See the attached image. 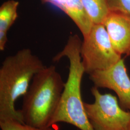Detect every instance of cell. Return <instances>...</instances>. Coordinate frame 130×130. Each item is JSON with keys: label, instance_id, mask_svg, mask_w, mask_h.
Wrapping results in <instances>:
<instances>
[{"label": "cell", "instance_id": "obj_1", "mask_svg": "<svg viewBox=\"0 0 130 130\" xmlns=\"http://www.w3.org/2000/svg\"><path fill=\"white\" fill-rule=\"evenodd\" d=\"M45 67L29 48L5 58L0 68V122H23L15 103L26 93L34 76Z\"/></svg>", "mask_w": 130, "mask_h": 130}, {"label": "cell", "instance_id": "obj_2", "mask_svg": "<svg viewBox=\"0 0 130 130\" xmlns=\"http://www.w3.org/2000/svg\"><path fill=\"white\" fill-rule=\"evenodd\" d=\"M82 43L77 35L70 36L63 50L53 59L57 61L67 57L70 67L60 101L52 121V127L64 122L80 130H94L89 121L82 97L81 84L85 73L80 55Z\"/></svg>", "mask_w": 130, "mask_h": 130}, {"label": "cell", "instance_id": "obj_3", "mask_svg": "<svg viewBox=\"0 0 130 130\" xmlns=\"http://www.w3.org/2000/svg\"><path fill=\"white\" fill-rule=\"evenodd\" d=\"M65 84L53 65L45 67L35 75L19 110L24 123L39 128L52 127Z\"/></svg>", "mask_w": 130, "mask_h": 130}, {"label": "cell", "instance_id": "obj_4", "mask_svg": "<svg viewBox=\"0 0 130 130\" xmlns=\"http://www.w3.org/2000/svg\"><path fill=\"white\" fill-rule=\"evenodd\" d=\"M91 92L94 102H84V105L93 130H129L130 111L121 107L115 96L102 94L95 86L91 88Z\"/></svg>", "mask_w": 130, "mask_h": 130}, {"label": "cell", "instance_id": "obj_5", "mask_svg": "<svg viewBox=\"0 0 130 130\" xmlns=\"http://www.w3.org/2000/svg\"><path fill=\"white\" fill-rule=\"evenodd\" d=\"M80 55L85 73L107 69L121 60L112 46L103 24H93L88 34L84 37Z\"/></svg>", "mask_w": 130, "mask_h": 130}, {"label": "cell", "instance_id": "obj_6", "mask_svg": "<svg viewBox=\"0 0 130 130\" xmlns=\"http://www.w3.org/2000/svg\"><path fill=\"white\" fill-rule=\"evenodd\" d=\"M89 78L94 86L114 91L121 107L130 111V78L122 59L107 69L90 73Z\"/></svg>", "mask_w": 130, "mask_h": 130}, {"label": "cell", "instance_id": "obj_7", "mask_svg": "<svg viewBox=\"0 0 130 130\" xmlns=\"http://www.w3.org/2000/svg\"><path fill=\"white\" fill-rule=\"evenodd\" d=\"M103 24L112 46L120 55L130 54V17L117 11H110Z\"/></svg>", "mask_w": 130, "mask_h": 130}, {"label": "cell", "instance_id": "obj_8", "mask_svg": "<svg viewBox=\"0 0 130 130\" xmlns=\"http://www.w3.org/2000/svg\"><path fill=\"white\" fill-rule=\"evenodd\" d=\"M55 5L67 14L77 26L84 37L90 32L93 24L84 9L81 0H42Z\"/></svg>", "mask_w": 130, "mask_h": 130}, {"label": "cell", "instance_id": "obj_9", "mask_svg": "<svg viewBox=\"0 0 130 130\" xmlns=\"http://www.w3.org/2000/svg\"><path fill=\"white\" fill-rule=\"evenodd\" d=\"M19 2L15 0L5 2L0 7V50H5L7 42V32L18 17Z\"/></svg>", "mask_w": 130, "mask_h": 130}, {"label": "cell", "instance_id": "obj_10", "mask_svg": "<svg viewBox=\"0 0 130 130\" xmlns=\"http://www.w3.org/2000/svg\"><path fill=\"white\" fill-rule=\"evenodd\" d=\"M85 12L93 24H103L110 11L107 0H81Z\"/></svg>", "mask_w": 130, "mask_h": 130}, {"label": "cell", "instance_id": "obj_11", "mask_svg": "<svg viewBox=\"0 0 130 130\" xmlns=\"http://www.w3.org/2000/svg\"><path fill=\"white\" fill-rule=\"evenodd\" d=\"M0 128L1 130H54L52 127L39 128L15 120L0 122Z\"/></svg>", "mask_w": 130, "mask_h": 130}, {"label": "cell", "instance_id": "obj_12", "mask_svg": "<svg viewBox=\"0 0 130 130\" xmlns=\"http://www.w3.org/2000/svg\"><path fill=\"white\" fill-rule=\"evenodd\" d=\"M110 11H117L130 17V0H107Z\"/></svg>", "mask_w": 130, "mask_h": 130}, {"label": "cell", "instance_id": "obj_13", "mask_svg": "<svg viewBox=\"0 0 130 130\" xmlns=\"http://www.w3.org/2000/svg\"><path fill=\"white\" fill-rule=\"evenodd\" d=\"M129 130H130V129H129Z\"/></svg>", "mask_w": 130, "mask_h": 130}]
</instances>
